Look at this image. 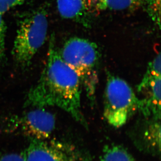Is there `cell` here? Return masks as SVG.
<instances>
[{
  "label": "cell",
  "mask_w": 161,
  "mask_h": 161,
  "mask_svg": "<svg viewBox=\"0 0 161 161\" xmlns=\"http://www.w3.org/2000/svg\"><path fill=\"white\" fill-rule=\"evenodd\" d=\"M82 88L79 76L61 58L52 34L46 66L37 84L28 92L25 105L31 108L57 107L87 126L81 111Z\"/></svg>",
  "instance_id": "obj_1"
},
{
  "label": "cell",
  "mask_w": 161,
  "mask_h": 161,
  "mask_svg": "<svg viewBox=\"0 0 161 161\" xmlns=\"http://www.w3.org/2000/svg\"><path fill=\"white\" fill-rule=\"evenodd\" d=\"M64 62L77 73L82 88L93 101L99 81L97 68L100 54L96 43L80 37H72L59 49Z\"/></svg>",
  "instance_id": "obj_2"
},
{
  "label": "cell",
  "mask_w": 161,
  "mask_h": 161,
  "mask_svg": "<svg viewBox=\"0 0 161 161\" xmlns=\"http://www.w3.org/2000/svg\"><path fill=\"white\" fill-rule=\"evenodd\" d=\"M48 14L45 5L28 13L19 21L12 49L13 57L21 67H27L47 36Z\"/></svg>",
  "instance_id": "obj_3"
},
{
  "label": "cell",
  "mask_w": 161,
  "mask_h": 161,
  "mask_svg": "<svg viewBox=\"0 0 161 161\" xmlns=\"http://www.w3.org/2000/svg\"><path fill=\"white\" fill-rule=\"evenodd\" d=\"M104 96L103 115L108 123L122 127L139 111L140 100L126 81L107 73Z\"/></svg>",
  "instance_id": "obj_4"
},
{
  "label": "cell",
  "mask_w": 161,
  "mask_h": 161,
  "mask_svg": "<svg viewBox=\"0 0 161 161\" xmlns=\"http://www.w3.org/2000/svg\"><path fill=\"white\" fill-rule=\"evenodd\" d=\"M32 109L18 115L7 117L3 129L9 134H18L29 139H47L55 128V117L43 108Z\"/></svg>",
  "instance_id": "obj_5"
},
{
  "label": "cell",
  "mask_w": 161,
  "mask_h": 161,
  "mask_svg": "<svg viewBox=\"0 0 161 161\" xmlns=\"http://www.w3.org/2000/svg\"><path fill=\"white\" fill-rule=\"evenodd\" d=\"M22 152L25 161H91L90 154L69 142L29 139Z\"/></svg>",
  "instance_id": "obj_6"
},
{
  "label": "cell",
  "mask_w": 161,
  "mask_h": 161,
  "mask_svg": "<svg viewBox=\"0 0 161 161\" xmlns=\"http://www.w3.org/2000/svg\"><path fill=\"white\" fill-rule=\"evenodd\" d=\"M131 137L136 147L142 151L152 155H160V119L144 117L136 125L131 132Z\"/></svg>",
  "instance_id": "obj_7"
},
{
  "label": "cell",
  "mask_w": 161,
  "mask_h": 161,
  "mask_svg": "<svg viewBox=\"0 0 161 161\" xmlns=\"http://www.w3.org/2000/svg\"><path fill=\"white\" fill-rule=\"evenodd\" d=\"M56 4L61 17L85 27H90L92 13L89 6V0H56Z\"/></svg>",
  "instance_id": "obj_8"
},
{
  "label": "cell",
  "mask_w": 161,
  "mask_h": 161,
  "mask_svg": "<svg viewBox=\"0 0 161 161\" xmlns=\"http://www.w3.org/2000/svg\"><path fill=\"white\" fill-rule=\"evenodd\" d=\"M139 92L144 94L139 99V111L144 117L161 119V77L153 79Z\"/></svg>",
  "instance_id": "obj_9"
},
{
  "label": "cell",
  "mask_w": 161,
  "mask_h": 161,
  "mask_svg": "<svg viewBox=\"0 0 161 161\" xmlns=\"http://www.w3.org/2000/svg\"><path fill=\"white\" fill-rule=\"evenodd\" d=\"M144 0H89L91 13L104 11H134L143 5Z\"/></svg>",
  "instance_id": "obj_10"
},
{
  "label": "cell",
  "mask_w": 161,
  "mask_h": 161,
  "mask_svg": "<svg viewBox=\"0 0 161 161\" xmlns=\"http://www.w3.org/2000/svg\"><path fill=\"white\" fill-rule=\"evenodd\" d=\"M99 161H138L123 146L107 145L102 150Z\"/></svg>",
  "instance_id": "obj_11"
},
{
  "label": "cell",
  "mask_w": 161,
  "mask_h": 161,
  "mask_svg": "<svg viewBox=\"0 0 161 161\" xmlns=\"http://www.w3.org/2000/svg\"><path fill=\"white\" fill-rule=\"evenodd\" d=\"M161 53H158L149 63L143 77L137 86L138 91H140L153 79L161 77Z\"/></svg>",
  "instance_id": "obj_12"
},
{
  "label": "cell",
  "mask_w": 161,
  "mask_h": 161,
  "mask_svg": "<svg viewBox=\"0 0 161 161\" xmlns=\"http://www.w3.org/2000/svg\"><path fill=\"white\" fill-rule=\"evenodd\" d=\"M161 0H144L146 11L154 23L160 28L161 15Z\"/></svg>",
  "instance_id": "obj_13"
},
{
  "label": "cell",
  "mask_w": 161,
  "mask_h": 161,
  "mask_svg": "<svg viewBox=\"0 0 161 161\" xmlns=\"http://www.w3.org/2000/svg\"><path fill=\"white\" fill-rule=\"evenodd\" d=\"M6 26L3 14L0 13V63L3 61L5 55Z\"/></svg>",
  "instance_id": "obj_14"
},
{
  "label": "cell",
  "mask_w": 161,
  "mask_h": 161,
  "mask_svg": "<svg viewBox=\"0 0 161 161\" xmlns=\"http://www.w3.org/2000/svg\"><path fill=\"white\" fill-rule=\"evenodd\" d=\"M30 0H0V13H5L16 6L24 4Z\"/></svg>",
  "instance_id": "obj_15"
},
{
  "label": "cell",
  "mask_w": 161,
  "mask_h": 161,
  "mask_svg": "<svg viewBox=\"0 0 161 161\" xmlns=\"http://www.w3.org/2000/svg\"><path fill=\"white\" fill-rule=\"evenodd\" d=\"M0 161H25L22 153H9L0 155Z\"/></svg>",
  "instance_id": "obj_16"
}]
</instances>
